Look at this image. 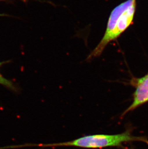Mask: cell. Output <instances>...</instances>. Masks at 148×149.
<instances>
[{
	"mask_svg": "<svg viewBox=\"0 0 148 149\" xmlns=\"http://www.w3.org/2000/svg\"><path fill=\"white\" fill-rule=\"evenodd\" d=\"M140 141L148 143L146 139L143 137L133 136L130 131L127 130L122 133L115 135L94 134L82 136L73 141L54 143L39 144L31 146L40 147H75L88 149H102L107 147H121L125 142Z\"/></svg>",
	"mask_w": 148,
	"mask_h": 149,
	"instance_id": "cell-2",
	"label": "cell"
},
{
	"mask_svg": "<svg viewBox=\"0 0 148 149\" xmlns=\"http://www.w3.org/2000/svg\"><path fill=\"white\" fill-rule=\"evenodd\" d=\"M6 63V62H4V61L0 62V68L3 64H4ZM0 84L6 87V88L11 90L12 91L15 92H17L18 89L16 87V86L14 84L9 80H8L6 78H4L1 75V72H0Z\"/></svg>",
	"mask_w": 148,
	"mask_h": 149,
	"instance_id": "cell-4",
	"label": "cell"
},
{
	"mask_svg": "<svg viewBox=\"0 0 148 149\" xmlns=\"http://www.w3.org/2000/svg\"><path fill=\"white\" fill-rule=\"evenodd\" d=\"M136 6V0H127L112 11L102 39L87 57L86 61L100 56L108 44L116 39L127 29L133 21Z\"/></svg>",
	"mask_w": 148,
	"mask_h": 149,
	"instance_id": "cell-1",
	"label": "cell"
},
{
	"mask_svg": "<svg viewBox=\"0 0 148 149\" xmlns=\"http://www.w3.org/2000/svg\"><path fill=\"white\" fill-rule=\"evenodd\" d=\"M7 1V0H0V1Z\"/></svg>",
	"mask_w": 148,
	"mask_h": 149,
	"instance_id": "cell-5",
	"label": "cell"
},
{
	"mask_svg": "<svg viewBox=\"0 0 148 149\" xmlns=\"http://www.w3.org/2000/svg\"><path fill=\"white\" fill-rule=\"evenodd\" d=\"M147 101H148V74L137 80L136 90L134 94L133 102L124 112L122 116Z\"/></svg>",
	"mask_w": 148,
	"mask_h": 149,
	"instance_id": "cell-3",
	"label": "cell"
}]
</instances>
